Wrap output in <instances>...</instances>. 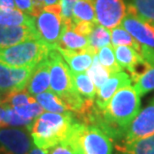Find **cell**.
I'll return each instance as SVG.
<instances>
[{"instance_id":"6da1fadb","label":"cell","mask_w":154,"mask_h":154,"mask_svg":"<svg viewBox=\"0 0 154 154\" xmlns=\"http://www.w3.org/2000/svg\"><path fill=\"white\" fill-rule=\"evenodd\" d=\"M140 96L133 86H123L113 95L103 110L96 107L90 125L102 129L113 141L121 142L128 126L140 111Z\"/></svg>"},{"instance_id":"7a4b0ae2","label":"cell","mask_w":154,"mask_h":154,"mask_svg":"<svg viewBox=\"0 0 154 154\" xmlns=\"http://www.w3.org/2000/svg\"><path fill=\"white\" fill-rule=\"evenodd\" d=\"M72 112H43L27 126L35 146L48 150L67 138L75 121Z\"/></svg>"},{"instance_id":"3957f363","label":"cell","mask_w":154,"mask_h":154,"mask_svg":"<svg viewBox=\"0 0 154 154\" xmlns=\"http://www.w3.org/2000/svg\"><path fill=\"white\" fill-rule=\"evenodd\" d=\"M47 58L50 67V90L62 99L69 112L77 114L84 106L85 99L76 90L72 71L55 47L50 49Z\"/></svg>"},{"instance_id":"277c9868","label":"cell","mask_w":154,"mask_h":154,"mask_svg":"<svg viewBox=\"0 0 154 154\" xmlns=\"http://www.w3.org/2000/svg\"><path fill=\"white\" fill-rule=\"evenodd\" d=\"M65 140L79 154H112V138L95 125L75 120Z\"/></svg>"},{"instance_id":"5b68a950","label":"cell","mask_w":154,"mask_h":154,"mask_svg":"<svg viewBox=\"0 0 154 154\" xmlns=\"http://www.w3.org/2000/svg\"><path fill=\"white\" fill-rule=\"evenodd\" d=\"M41 39H30L0 49V62L13 67H35L47 57L50 49Z\"/></svg>"},{"instance_id":"8992f818","label":"cell","mask_w":154,"mask_h":154,"mask_svg":"<svg viewBox=\"0 0 154 154\" xmlns=\"http://www.w3.org/2000/svg\"><path fill=\"white\" fill-rule=\"evenodd\" d=\"M154 134V97L149 101L145 108L140 110L130 123L118 144H128L133 141Z\"/></svg>"},{"instance_id":"52a82bcc","label":"cell","mask_w":154,"mask_h":154,"mask_svg":"<svg viewBox=\"0 0 154 154\" xmlns=\"http://www.w3.org/2000/svg\"><path fill=\"white\" fill-rule=\"evenodd\" d=\"M97 23L108 29L121 25L126 16L124 0H94Z\"/></svg>"},{"instance_id":"ba28073f","label":"cell","mask_w":154,"mask_h":154,"mask_svg":"<svg viewBox=\"0 0 154 154\" xmlns=\"http://www.w3.org/2000/svg\"><path fill=\"white\" fill-rule=\"evenodd\" d=\"M35 27L39 38L51 47H55L64 28L62 16L61 14L44 10L35 18Z\"/></svg>"},{"instance_id":"9c48e42d","label":"cell","mask_w":154,"mask_h":154,"mask_svg":"<svg viewBox=\"0 0 154 154\" xmlns=\"http://www.w3.org/2000/svg\"><path fill=\"white\" fill-rule=\"evenodd\" d=\"M35 67H13L0 62V91L7 93L26 89Z\"/></svg>"},{"instance_id":"30bf717a","label":"cell","mask_w":154,"mask_h":154,"mask_svg":"<svg viewBox=\"0 0 154 154\" xmlns=\"http://www.w3.org/2000/svg\"><path fill=\"white\" fill-rule=\"evenodd\" d=\"M32 146L28 130L17 127L0 128V147L9 154H27Z\"/></svg>"},{"instance_id":"8fae6325","label":"cell","mask_w":154,"mask_h":154,"mask_svg":"<svg viewBox=\"0 0 154 154\" xmlns=\"http://www.w3.org/2000/svg\"><path fill=\"white\" fill-rule=\"evenodd\" d=\"M121 26L142 45L154 49V25L147 21L126 13Z\"/></svg>"},{"instance_id":"7c38bea8","label":"cell","mask_w":154,"mask_h":154,"mask_svg":"<svg viewBox=\"0 0 154 154\" xmlns=\"http://www.w3.org/2000/svg\"><path fill=\"white\" fill-rule=\"evenodd\" d=\"M129 84H131V78L124 70L111 74L109 79L99 89H97L96 96L94 99L95 106L99 110H103L113 95L123 86Z\"/></svg>"},{"instance_id":"4fadbf2b","label":"cell","mask_w":154,"mask_h":154,"mask_svg":"<svg viewBox=\"0 0 154 154\" xmlns=\"http://www.w3.org/2000/svg\"><path fill=\"white\" fill-rule=\"evenodd\" d=\"M30 39H40L36 27L0 25V49L10 47Z\"/></svg>"},{"instance_id":"5bb4252c","label":"cell","mask_w":154,"mask_h":154,"mask_svg":"<svg viewBox=\"0 0 154 154\" xmlns=\"http://www.w3.org/2000/svg\"><path fill=\"white\" fill-rule=\"evenodd\" d=\"M50 88V67L48 58L46 57L35 66L27 84L26 90L32 96H36Z\"/></svg>"},{"instance_id":"9a60e30c","label":"cell","mask_w":154,"mask_h":154,"mask_svg":"<svg viewBox=\"0 0 154 154\" xmlns=\"http://www.w3.org/2000/svg\"><path fill=\"white\" fill-rule=\"evenodd\" d=\"M55 48L60 53L72 72L87 71V69L93 62V57L95 54H92L88 49L86 50H70V49L61 48L59 46H55Z\"/></svg>"},{"instance_id":"2e32d148","label":"cell","mask_w":154,"mask_h":154,"mask_svg":"<svg viewBox=\"0 0 154 154\" xmlns=\"http://www.w3.org/2000/svg\"><path fill=\"white\" fill-rule=\"evenodd\" d=\"M0 25H26L35 27V18L20 11L19 9L0 8Z\"/></svg>"},{"instance_id":"e0dca14e","label":"cell","mask_w":154,"mask_h":154,"mask_svg":"<svg viewBox=\"0 0 154 154\" xmlns=\"http://www.w3.org/2000/svg\"><path fill=\"white\" fill-rule=\"evenodd\" d=\"M113 49L119 66L123 70H127L129 73L143 60L142 56L135 49L129 46H117L113 47Z\"/></svg>"},{"instance_id":"ac0fdd59","label":"cell","mask_w":154,"mask_h":154,"mask_svg":"<svg viewBox=\"0 0 154 154\" xmlns=\"http://www.w3.org/2000/svg\"><path fill=\"white\" fill-rule=\"evenodd\" d=\"M117 154H154V134L128 144H116Z\"/></svg>"},{"instance_id":"d6986e66","label":"cell","mask_w":154,"mask_h":154,"mask_svg":"<svg viewBox=\"0 0 154 154\" xmlns=\"http://www.w3.org/2000/svg\"><path fill=\"white\" fill-rule=\"evenodd\" d=\"M56 46L70 50H86L88 49V38L64 27Z\"/></svg>"},{"instance_id":"ffe728a7","label":"cell","mask_w":154,"mask_h":154,"mask_svg":"<svg viewBox=\"0 0 154 154\" xmlns=\"http://www.w3.org/2000/svg\"><path fill=\"white\" fill-rule=\"evenodd\" d=\"M126 13L135 15L154 25V0H131Z\"/></svg>"},{"instance_id":"44dd1931","label":"cell","mask_w":154,"mask_h":154,"mask_svg":"<svg viewBox=\"0 0 154 154\" xmlns=\"http://www.w3.org/2000/svg\"><path fill=\"white\" fill-rule=\"evenodd\" d=\"M36 101L41 105L45 111L53 112V113H66L69 112L65 103L62 99L51 90L42 92L35 96Z\"/></svg>"},{"instance_id":"7402d4cb","label":"cell","mask_w":154,"mask_h":154,"mask_svg":"<svg viewBox=\"0 0 154 154\" xmlns=\"http://www.w3.org/2000/svg\"><path fill=\"white\" fill-rule=\"evenodd\" d=\"M110 43V30L98 23L95 24L93 30L88 36V50L92 54H97L101 48Z\"/></svg>"},{"instance_id":"603a6c76","label":"cell","mask_w":154,"mask_h":154,"mask_svg":"<svg viewBox=\"0 0 154 154\" xmlns=\"http://www.w3.org/2000/svg\"><path fill=\"white\" fill-rule=\"evenodd\" d=\"M110 39H111V45L113 47L117 46H129L135 49L138 53L141 54L143 49V45L137 41L131 34L126 31L122 26H117L110 30Z\"/></svg>"},{"instance_id":"cb8c5ba5","label":"cell","mask_w":154,"mask_h":154,"mask_svg":"<svg viewBox=\"0 0 154 154\" xmlns=\"http://www.w3.org/2000/svg\"><path fill=\"white\" fill-rule=\"evenodd\" d=\"M73 83L77 92L84 99L94 100L96 96L97 89L90 77L85 72H72Z\"/></svg>"},{"instance_id":"d4e9b609","label":"cell","mask_w":154,"mask_h":154,"mask_svg":"<svg viewBox=\"0 0 154 154\" xmlns=\"http://www.w3.org/2000/svg\"><path fill=\"white\" fill-rule=\"evenodd\" d=\"M72 20L88 21L97 23L96 14L94 8V0H78L73 7Z\"/></svg>"},{"instance_id":"484cf974","label":"cell","mask_w":154,"mask_h":154,"mask_svg":"<svg viewBox=\"0 0 154 154\" xmlns=\"http://www.w3.org/2000/svg\"><path fill=\"white\" fill-rule=\"evenodd\" d=\"M86 73L90 77L92 82L94 83L96 89H99L109 79L110 75H111V73L100 63L97 54L94 55L93 62H92L91 66L87 69Z\"/></svg>"},{"instance_id":"4316f807","label":"cell","mask_w":154,"mask_h":154,"mask_svg":"<svg viewBox=\"0 0 154 154\" xmlns=\"http://www.w3.org/2000/svg\"><path fill=\"white\" fill-rule=\"evenodd\" d=\"M97 56H98V59L100 61V63L102 64L111 74H114V73L120 72L123 70L121 67L119 66L118 62H117L115 53H114V49H113V46L111 44L104 46L103 48H101L100 50L98 51Z\"/></svg>"},{"instance_id":"83f0119b","label":"cell","mask_w":154,"mask_h":154,"mask_svg":"<svg viewBox=\"0 0 154 154\" xmlns=\"http://www.w3.org/2000/svg\"><path fill=\"white\" fill-rule=\"evenodd\" d=\"M132 83L133 88L140 97L154 90V65L150 66L143 74L132 81Z\"/></svg>"},{"instance_id":"f1b7e54d","label":"cell","mask_w":154,"mask_h":154,"mask_svg":"<svg viewBox=\"0 0 154 154\" xmlns=\"http://www.w3.org/2000/svg\"><path fill=\"white\" fill-rule=\"evenodd\" d=\"M35 101H36L35 97L30 95L26 89H23V90H19V91L15 90V91L7 92L3 103L7 104L8 106L12 107V108H15V107L27 105L29 103L35 102Z\"/></svg>"},{"instance_id":"f546056e","label":"cell","mask_w":154,"mask_h":154,"mask_svg":"<svg viewBox=\"0 0 154 154\" xmlns=\"http://www.w3.org/2000/svg\"><path fill=\"white\" fill-rule=\"evenodd\" d=\"M33 120L26 119L24 117L20 116L12 107L7 105L4 118V127H6V126H8V127H22V126H25L27 128V126Z\"/></svg>"},{"instance_id":"4dcf8cb0","label":"cell","mask_w":154,"mask_h":154,"mask_svg":"<svg viewBox=\"0 0 154 154\" xmlns=\"http://www.w3.org/2000/svg\"><path fill=\"white\" fill-rule=\"evenodd\" d=\"M13 109L20 116H22L24 118L29 119V120H34L35 118H37L39 115H41L42 113L44 112V109L42 108L41 105H40L37 101L29 103L24 106L15 107Z\"/></svg>"},{"instance_id":"1f68e13d","label":"cell","mask_w":154,"mask_h":154,"mask_svg":"<svg viewBox=\"0 0 154 154\" xmlns=\"http://www.w3.org/2000/svg\"><path fill=\"white\" fill-rule=\"evenodd\" d=\"M78 0H60L61 16H62L64 27H68L72 21L73 7Z\"/></svg>"},{"instance_id":"d6a6232c","label":"cell","mask_w":154,"mask_h":154,"mask_svg":"<svg viewBox=\"0 0 154 154\" xmlns=\"http://www.w3.org/2000/svg\"><path fill=\"white\" fill-rule=\"evenodd\" d=\"M97 24V23H96ZM95 26V23L88 22V21H74L72 20L70 25L67 27L69 29H72L73 31H75L78 34L85 36L88 38V36L90 35L91 31L93 30Z\"/></svg>"},{"instance_id":"836d02e7","label":"cell","mask_w":154,"mask_h":154,"mask_svg":"<svg viewBox=\"0 0 154 154\" xmlns=\"http://www.w3.org/2000/svg\"><path fill=\"white\" fill-rule=\"evenodd\" d=\"M48 154H79L73 148L72 145L67 142L66 140L58 143L57 145L53 146L52 148L48 149Z\"/></svg>"},{"instance_id":"e575fe53","label":"cell","mask_w":154,"mask_h":154,"mask_svg":"<svg viewBox=\"0 0 154 154\" xmlns=\"http://www.w3.org/2000/svg\"><path fill=\"white\" fill-rule=\"evenodd\" d=\"M17 9L24 13L32 16L33 13V0H14Z\"/></svg>"},{"instance_id":"d590c367","label":"cell","mask_w":154,"mask_h":154,"mask_svg":"<svg viewBox=\"0 0 154 154\" xmlns=\"http://www.w3.org/2000/svg\"><path fill=\"white\" fill-rule=\"evenodd\" d=\"M14 0H0V8L1 9H14Z\"/></svg>"},{"instance_id":"8d00e7d4","label":"cell","mask_w":154,"mask_h":154,"mask_svg":"<svg viewBox=\"0 0 154 154\" xmlns=\"http://www.w3.org/2000/svg\"><path fill=\"white\" fill-rule=\"evenodd\" d=\"M6 109H7V104L5 103L0 104V128L4 127V118L6 114Z\"/></svg>"},{"instance_id":"74e56055","label":"cell","mask_w":154,"mask_h":154,"mask_svg":"<svg viewBox=\"0 0 154 154\" xmlns=\"http://www.w3.org/2000/svg\"><path fill=\"white\" fill-rule=\"evenodd\" d=\"M27 154H48V151L42 148H39L37 146H32V148L29 150V152Z\"/></svg>"},{"instance_id":"f35d334b","label":"cell","mask_w":154,"mask_h":154,"mask_svg":"<svg viewBox=\"0 0 154 154\" xmlns=\"http://www.w3.org/2000/svg\"><path fill=\"white\" fill-rule=\"evenodd\" d=\"M44 3L45 5H53V4H57V3H60V0H39Z\"/></svg>"},{"instance_id":"ab89813d","label":"cell","mask_w":154,"mask_h":154,"mask_svg":"<svg viewBox=\"0 0 154 154\" xmlns=\"http://www.w3.org/2000/svg\"><path fill=\"white\" fill-rule=\"evenodd\" d=\"M5 96H6V93H4V92H1V91H0V104H2L3 102H4Z\"/></svg>"}]
</instances>
